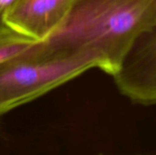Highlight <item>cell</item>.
I'll list each match as a JSON object with an SVG mask.
<instances>
[{"instance_id":"6da1fadb","label":"cell","mask_w":156,"mask_h":155,"mask_svg":"<svg viewBox=\"0 0 156 155\" xmlns=\"http://www.w3.org/2000/svg\"><path fill=\"white\" fill-rule=\"evenodd\" d=\"M156 22V0H75L62 25L37 47L58 54L91 53L113 76L136 37Z\"/></svg>"},{"instance_id":"7a4b0ae2","label":"cell","mask_w":156,"mask_h":155,"mask_svg":"<svg viewBox=\"0 0 156 155\" xmlns=\"http://www.w3.org/2000/svg\"><path fill=\"white\" fill-rule=\"evenodd\" d=\"M93 68L101 69V61L95 54H57L33 44L0 64V115Z\"/></svg>"},{"instance_id":"3957f363","label":"cell","mask_w":156,"mask_h":155,"mask_svg":"<svg viewBox=\"0 0 156 155\" xmlns=\"http://www.w3.org/2000/svg\"><path fill=\"white\" fill-rule=\"evenodd\" d=\"M112 77L133 101L156 104V22L136 37Z\"/></svg>"},{"instance_id":"277c9868","label":"cell","mask_w":156,"mask_h":155,"mask_svg":"<svg viewBox=\"0 0 156 155\" xmlns=\"http://www.w3.org/2000/svg\"><path fill=\"white\" fill-rule=\"evenodd\" d=\"M75 0H20L8 10L4 25L41 42L64 22Z\"/></svg>"},{"instance_id":"5b68a950","label":"cell","mask_w":156,"mask_h":155,"mask_svg":"<svg viewBox=\"0 0 156 155\" xmlns=\"http://www.w3.org/2000/svg\"><path fill=\"white\" fill-rule=\"evenodd\" d=\"M37 43L33 39L11 29L6 26L0 27V64L23 53Z\"/></svg>"},{"instance_id":"8992f818","label":"cell","mask_w":156,"mask_h":155,"mask_svg":"<svg viewBox=\"0 0 156 155\" xmlns=\"http://www.w3.org/2000/svg\"><path fill=\"white\" fill-rule=\"evenodd\" d=\"M20 0H0V27L4 25V17L10 8Z\"/></svg>"}]
</instances>
